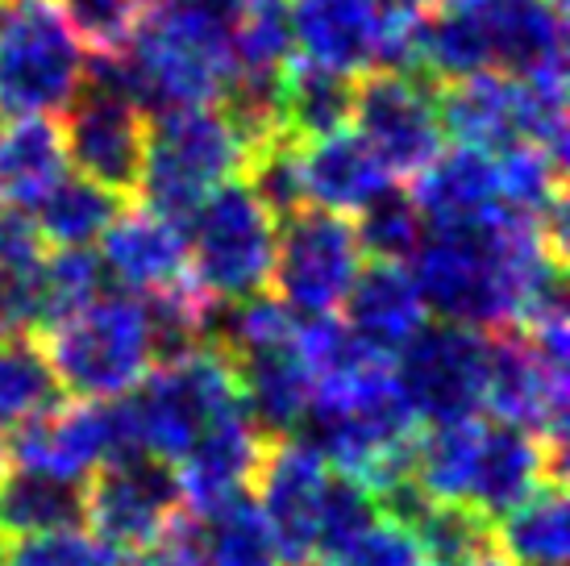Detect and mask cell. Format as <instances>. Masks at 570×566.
<instances>
[{
	"instance_id": "1",
	"label": "cell",
	"mask_w": 570,
	"mask_h": 566,
	"mask_svg": "<svg viewBox=\"0 0 570 566\" xmlns=\"http://www.w3.org/2000/svg\"><path fill=\"white\" fill-rule=\"evenodd\" d=\"M301 429L304 441L333 471L358 479L371 491L409 475L416 412L392 362L358 354L346 367L321 375Z\"/></svg>"
},
{
	"instance_id": "2",
	"label": "cell",
	"mask_w": 570,
	"mask_h": 566,
	"mask_svg": "<svg viewBox=\"0 0 570 566\" xmlns=\"http://www.w3.org/2000/svg\"><path fill=\"white\" fill-rule=\"evenodd\" d=\"M42 354L59 392L71 400H121L159 362L142 300L105 292L76 316L42 330Z\"/></svg>"
},
{
	"instance_id": "3",
	"label": "cell",
	"mask_w": 570,
	"mask_h": 566,
	"mask_svg": "<svg viewBox=\"0 0 570 566\" xmlns=\"http://www.w3.org/2000/svg\"><path fill=\"white\" fill-rule=\"evenodd\" d=\"M242 172L246 146L229 129L222 109L155 113L146 121V155L134 196L142 201V208L184 230L191 213L222 184L242 179Z\"/></svg>"
},
{
	"instance_id": "4",
	"label": "cell",
	"mask_w": 570,
	"mask_h": 566,
	"mask_svg": "<svg viewBox=\"0 0 570 566\" xmlns=\"http://www.w3.org/2000/svg\"><path fill=\"white\" fill-rule=\"evenodd\" d=\"M138 424L142 455L171 467L196 438H205L213 424L234 412H246L238 383V367L217 342L184 350L175 359L150 367V375L126 396Z\"/></svg>"
},
{
	"instance_id": "5",
	"label": "cell",
	"mask_w": 570,
	"mask_h": 566,
	"mask_svg": "<svg viewBox=\"0 0 570 566\" xmlns=\"http://www.w3.org/2000/svg\"><path fill=\"white\" fill-rule=\"evenodd\" d=\"M88 47L55 0L0 4V113H63L83 84Z\"/></svg>"
},
{
	"instance_id": "6",
	"label": "cell",
	"mask_w": 570,
	"mask_h": 566,
	"mask_svg": "<svg viewBox=\"0 0 570 566\" xmlns=\"http://www.w3.org/2000/svg\"><path fill=\"white\" fill-rule=\"evenodd\" d=\"M275 230L279 221L246 188V179L222 184L184 225L188 280L213 304H238L267 292L275 267Z\"/></svg>"
},
{
	"instance_id": "7",
	"label": "cell",
	"mask_w": 570,
	"mask_h": 566,
	"mask_svg": "<svg viewBox=\"0 0 570 566\" xmlns=\"http://www.w3.org/2000/svg\"><path fill=\"white\" fill-rule=\"evenodd\" d=\"M4 450H9V467H30V471L83 484L88 475L117 458L142 455V441H138L134 409L121 396V400H59L55 409L17 424Z\"/></svg>"
},
{
	"instance_id": "8",
	"label": "cell",
	"mask_w": 570,
	"mask_h": 566,
	"mask_svg": "<svg viewBox=\"0 0 570 566\" xmlns=\"http://www.w3.org/2000/svg\"><path fill=\"white\" fill-rule=\"evenodd\" d=\"M363 267L354 221L325 208H296L275 230L271 287L296 316H333Z\"/></svg>"
},
{
	"instance_id": "9",
	"label": "cell",
	"mask_w": 570,
	"mask_h": 566,
	"mask_svg": "<svg viewBox=\"0 0 570 566\" xmlns=\"http://www.w3.org/2000/svg\"><path fill=\"white\" fill-rule=\"evenodd\" d=\"M392 362H396V379L409 396L416 421H471L483 409L488 333L454 325V321L421 325V333Z\"/></svg>"
},
{
	"instance_id": "10",
	"label": "cell",
	"mask_w": 570,
	"mask_h": 566,
	"mask_svg": "<svg viewBox=\"0 0 570 566\" xmlns=\"http://www.w3.org/2000/svg\"><path fill=\"white\" fill-rule=\"evenodd\" d=\"M179 513L184 496L175 471L150 455L117 458L83 479V525L121 558L150 550Z\"/></svg>"
},
{
	"instance_id": "11",
	"label": "cell",
	"mask_w": 570,
	"mask_h": 566,
	"mask_svg": "<svg viewBox=\"0 0 570 566\" xmlns=\"http://www.w3.org/2000/svg\"><path fill=\"white\" fill-rule=\"evenodd\" d=\"M354 134L387 172L416 175L442 155L445 129L438 117V84L396 71H363L354 84Z\"/></svg>"
},
{
	"instance_id": "12",
	"label": "cell",
	"mask_w": 570,
	"mask_h": 566,
	"mask_svg": "<svg viewBox=\"0 0 570 566\" xmlns=\"http://www.w3.org/2000/svg\"><path fill=\"white\" fill-rule=\"evenodd\" d=\"M333 467L304 438H275L254 475L258 517L287 566H317V537Z\"/></svg>"
},
{
	"instance_id": "13",
	"label": "cell",
	"mask_w": 570,
	"mask_h": 566,
	"mask_svg": "<svg viewBox=\"0 0 570 566\" xmlns=\"http://www.w3.org/2000/svg\"><path fill=\"white\" fill-rule=\"evenodd\" d=\"M63 150L67 163L100 188L129 201L138 192L146 155V113L92 84H80L76 100L63 109Z\"/></svg>"
},
{
	"instance_id": "14",
	"label": "cell",
	"mask_w": 570,
	"mask_h": 566,
	"mask_svg": "<svg viewBox=\"0 0 570 566\" xmlns=\"http://www.w3.org/2000/svg\"><path fill=\"white\" fill-rule=\"evenodd\" d=\"M562 462H567V450H558L521 424L483 421L475 462H471L466 508H475L488 520H500L546 479H562Z\"/></svg>"
},
{
	"instance_id": "15",
	"label": "cell",
	"mask_w": 570,
	"mask_h": 566,
	"mask_svg": "<svg viewBox=\"0 0 570 566\" xmlns=\"http://www.w3.org/2000/svg\"><path fill=\"white\" fill-rule=\"evenodd\" d=\"M271 438L254 424L250 412H234L213 424L205 438H196L175 458V484L188 500V513H213L229 500H242L254 488L258 462L267 455Z\"/></svg>"
},
{
	"instance_id": "16",
	"label": "cell",
	"mask_w": 570,
	"mask_h": 566,
	"mask_svg": "<svg viewBox=\"0 0 570 566\" xmlns=\"http://www.w3.org/2000/svg\"><path fill=\"white\" fill-rule=\"evenodd\" d=\"M438 117L445 134L459 138V146L500 155L517 142H529L533 92L524 79H512L504 71H479L438 84Z\"/></svg>"
},
{
	"instance_id": "17",
	"label": "cell",
	"mask_w": 570,
	"mask_h": 566,
	"mask_svg": "<svg viewBox=\"0 0 570 566\" xmlns=\"http://www.w3.org/2000/svg\"><path fill=\"white\" fill-rule=\"evenodd\" d=\"M342 309H346L342 325L354 338V347L383 362L396 359L425 325V300L412 283V271L400 263L371 258L366 267H358Z\"/></svg>"
},
{
	"instance_id": "18",
	"label": "cell",
	"mask_w": 570,
	"mask_h": 566,
	"mask_svg": "<svg viewBox=\"0 0 570 566\" xmlns=\"http://www.w3.org/2000/svg\"><path fill=\"white\" fill-rule=\"evenodd\" d=\"M491 67L512 79H567V9L554 0L479 4Z\"/></svg>"
},
{
	"instance_id": "19",
	"label": "cell",
	"mask_w": 570,
	"mask_h": 566,
	"mask_svg": "<svg viewBox=\"0 0 570 566\" xmlns=\"http://www.w3.org/2000/svg\"><path fill=\"white\" fill-rule=\"evenodd\" d=\"M100 242H105V258H100L105 275L121 280L142 296L188 280V237L179 225L150 208L121 205Z\"/></svg>"
},
{
	"instance_id": "20",
	"label": "cell",
	"mask_w": 570,
	"mask_h": 566,
	"mask_svg": "<svg viewBox=\"0 0 570 566\" xmlns=\"http://www.w3.org/2000/svg\"><path fill=\"white\" fill-rule=\"evenodd\" d=\"M301 184L308 208L350 217L363 213L387 188H396V175L371 155V146L358 134L337 129L330 138L301 146Z\"/></svg>"
},
{
	"instance_id": "21",
	"label": "cell",
	"mask_w": 570,
	"mask_h": 566,
	"mask_svg": "<svg viewBox=\"0 0 570 566\" xmlns=\"http://www.w3.org/2000/svg\"><path fill=\"white\" fill-rule=\"evenodd\" d=\"M421 208L425 225H466L504 208L495 155L475 146H454L416 172V188L409 192Z\"/></svg>"
},
{
	"instance_id": "22",
	"label": "cell",
	"mask_w": 570,
	"mask_h": 566,
	"mask_svg": "<svg viewBox=\"0 0 570 566\" xmlns=\"http://www.w3.org/2000/svg\"><path fill=\"white\" fill-rule=\"evenodd\" d=\"M380 0H292V38L308 64L363 76L375 59Z\"/></svg>"
},
{
	"instance_id": "23",
	"label": "cell",
	"mask_w": 570,
	"mask_h": 566,
	"mask_svg": "<svg viewBox=\"0 0 570 566\" xmlns=\"http://www.w3.org/2000/svg\"><path fill=\"white\" fill-rule=\"evenodd\" d=\"M63 175L67 150L55 117L33 113V117H9V126H0V205L33 213Z\"/></svg>"
},
{
	"instance_id": "24",
	"label": "cell",
	"mask_w": 570,
	"mask_h": 566,
	"mask_svg": "<svg viewBox=\"0 0 570 566\" xmlns=\"http://www.w3.org/2000/svg\"><path fill=\"white\" fill-rule=\"evenodd\" d=\"M354 84H358V76L308 64L296 55L284 71V84H279L284 138H292L296 146H308V142L346 129L350 113H354Z\"/></svg>"
},
{
	"instance_id": "25",
	"label": "cell",
	"mask_w": 570,
	"mask_h": 566,
	"mask_svg": "<svg viewBox=\"0 0 570 566\" xmlns=\"http://www.w3.org/2000/svg\"><path fill=\"white\" fill-rule=\"evenodd\" d=\"M83 525V484L30 467L0 471V537L63 534Z\"/></svg>"
},
{
	"instance_id": "26",
	"label": "cell",
	"mask_w": 570,
	"mask_h": 566,
	"mask_svg": "<svg viewBox=\"0 0 570 566\" xmlns=\"http://www.w3.org/2000/svg\"><path fill=\"white\" fill-rule=\"evenodd\" d=\"M567 484L546 479L500 517L491 550L508 566H567Z\"/></svg>"
},
{
	"instance_id": "27",
	"label": "cell",
	"mask_w": 570,
	"mask_h": 566,
	"mask_svg": "<svg viewBox=\"0 0 570 566\" xmlns=\"http://www.w3.org/2000/svg\"><path fill=\"white\" fill-rule=\"evenodd\" d=\"M292 59V0H238L229 33V79L279 84Z\"/></svg>"
},
{
	"instance_id": "28",
	"label": "cell",
	"mask_w": 570,
	"mask_h": 566,
	"mask_svg": "<svg viewBox=\"0 0 570 566\" xmlns=\"http://www.w3.org/2000/svg\"><path fill=\"white\" fill-rule=\"evenodd\" d=\"M121 205L126 201L117 192L100 188L92 179H83L80 172H71L38 201L33 230L50 246H92L96 237L112 225V217L121 213Z\"/></svg>"
},
{
	"instance_id": "29",
	"label": "cell",
	"mask_w": 570,
	"mask_h": 566,
	"mask_svg": "<svg viewBox=\"0 0 570 566\" xmlns=\"http://www.w3.org/2000/svg\"><path fill=\"white\" fill-rule=\"evenodd\" d=\"M105 287V263L88 246H55V254H42L33 271V333L59 325L67 316L88 309Z\"/></svg>"
},
{
	"instance_id": "30",
	"label": "cell",
	"mask_w": 570,
	"mask_h": 566,
	"mask_svg": "<svg viewBox=\"0 0 570 566\" xmlns=\"http://www.w3.org/2000/svg\"><path fill=\"white\" fill-rule=\"evenodd\" d=\"M491 67L488 26L479 4H442L433 9L425 26V79L450 84V79L479 76Z\"/></svg>"
},
{
	"instance_id": "31",
	"label": "cell",
	"mask_w": 570,
	"mask_h": 566,
	"mask_svg": "<svg viewBox=\"0 0 570 566\" xmlns=\"http://www.w3.org/2000/svg\"><path fill=\"white\" fill-rule=\"evenodd\" d=\"M59 383L33 338H0V438L59 404Z\"/></svg>"
},
{
	"instance_id": "32",
	"label": "cell",
	"mask_w": 570,
	"mask_h": 566,
	"mask_svg": "<svg viewBox=\"0 0 570 566\" xmlns=\"http://www.w3.org/2000/svg\"><path fill=\"white\" fill-rule=\"evenodd\" d=\"M196 520L205 534L208 566H279V550L271 541L267 520L258 517V508L246 496L213 513H200Z\"/></svg>"
},
{
	"instance_id": "33",
	"label": "cell",
	"mask_w": 570,
	"mask_h": 566,
	"mask_svg": "<svg viewBox=\"0 0 570 566\" xmlns=\"http://www.w3.org/2000/svg\"><path fill=\"white\" fill-rule=\"evenodd\" d=\"M404 529L416 537L425 563H459V558L491 550V520L479 517L466 504L425 500Z\"/></svg>"
},
{
	"instance_id": "34",
	"label": "cell",
	"mask_w": 570,
	"mask_h": 566,
	"mask_svg": "<svg viewBox=\"0 0 570 566\" xmlns=\"http://www.w3.org/2000/svg\"><path fill=\"white\" fill-rule=\"evenodd\" d=\"M354 237L363 254H371L375 263H412V254L425 237V217L421 208L412 205L409 192L387 188L383 196H375L363 213H354Z\"/></svg>"
},
{
	"instance_id": "35",
	"label": "cell",
	"mask_w": 570,
	"mask_h": 566,
	"mask_svg": "<svg viewBox=\"0 0 570 566\" xmlns=\"http://www.w3.org/2000/svg\"><path fill=\"white\" fill-rule=\"evenodd\" d=\"M92 55H117L155 0H55Z\"/></svg>"
},
{
	"instance_id": "36",
	"label": "cell",
	"mask_w": 570,
	"mask_h": 566,
	"mask_svg": "<svg viewBox=\"0 0 570 566\" xmlns=\"http://www.w3.org/2000/svg\"><path fill=\"white\" fill-rule=\"evenodd\" d=\"M0 566H126V558L83 529H63V534L17 537L13 546H4Z\"/></svg>"
},
{
	"instance_id": "37",
	"label": "cell",
	"mask_w": 570,
	"mask_h": 566,
	"mask_svg": "<svg viewBox=\"0 0 570 566\" xmlns=\"http://www.w3.org/2000/svg\"><path fill=\"white\" fill-rule=\"evenodd\" d=\"M325 566H429L421 546H416V537L396 525V520H387L380 513V520H371L363 534L354 537L350 546L333 554Z\"/></svg>"
},
{
	"instance_id": "38",
	"label": "cell",
	"mask_w": 570,
	"mask_h": 566,
	"mask_svg": "<svg viewBox=\"0 0 570 566\" xmlns=\"http://www.w3.org/2000/svg\"><path fill=\"white\" fill-rule=\"evenodd\" d=\"M42 258V237L33 230L30 213L0 205V275H26Z\"/></svg>"
},
{
	"instance_id": "39",
	"label": "cell",
	"mask_w": 570,
	"mask_h": 566,
	"mask_svg": "<svg viewBox=\"0 0 570 566\" xmlns=\"http://www.w3.org/2000/svg\"><path fill=\"white\" fill-rule=\"evenodd\" d=\"M433 566H508V563L495 550H483V554H471V558H459V563H433Z\"/></svg>"
},
{
	"instance_id": "40",
	"label": "cell",
	"mask_w": 570,
	"mask_h": 566,
	"mask_svg": "<svg viewBox=\"0 0 570 566\" xmlns=\"http://www.w3.org/2000/svg\"><path fill=\"white\" fill-rule=\"evenodd\" d=\"M433 4H438V9H442V4H471V0H433Z\"/></svg>"
},
{
	"instance_id": "41",
	"label": "cell",
	"mask_w": 570,
	"mask_h": 566,
	"mask_svg": "<svg viewBox=\"0 0 570 566\" xmlns=\"http://www.w3.org/2000/svg\"><path fill=\"white\" fill-rule=\"evenodd\" d=\"M471 4H491V0H471ZM554 4H562V9H567V0H554Z\"/></svg>"
},
{
	"instance_id": "42",
	"label": "cell",
	"mask_w": 570,
	"mask_h": 566,
	"mask_svg": "<svg viewBox=\"0 0 570 566\" xmlns=\"http://www.w3.org/2000/svg\"><path fill=\"white\" fill-rule=\"evenodd\" d=\"M0 558H4V537H0Z\"/></svg>"
},
{
	"instance_id": "43",
	"label": "cell",
	"mask_w": 570,
	"mask_h": 566,
	"mask_svg": "<svg viewBox=\"0 0 570 566\" xmlns=\"http://www.w3.org/2000/svg\"><path fill=\"white\" fill-rule=\"evenodd\" d=\"M0 4H9V0H0Z\"/></svg>"
}]
</instances>
